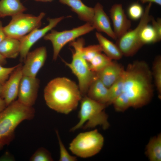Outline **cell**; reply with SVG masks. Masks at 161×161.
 <instances>
[{
    "mask_svg": "<svg viewBox=\"0 0 161 161\" xmlns=\"http://www.w3.org/2000/svg\"><path fill=\"white\" fill-rule=\"evenodd\" d=\"M20 64L10 67H5L0 65V84L3 85L9 78L10 75L18 67Z\"/></svg>",
    "mask_w": 161,
    "mask_h": 161,
    "instance_id": "cell-32",
    "label": "cell"
},
{
    "mask_svg": "<svg viewBox=\"0 0 161 161\" xmlns=\"http://www.w3.org/2000/svg\"><path fill=\"white\" fill-rule=\"evenodd\" d=\"M109 12L113 24V30L117 39L130 29L131 22L127 18L121 4H113Z\"/></svg>",
    "mask_w": 161,
    "mask_h": 161,
    "instance_id": "cell-14",
    "label": "cell"
},
{
    "mask_svg": "<svg viewBox=\"0 0 161 161\" xmlns=\"http://www.w3.org/2000/svg\"><path fill=\"white\" fill-rule=\"evenodd\" d=\"M20 48L18 39L6 37L0 43V53L6 59L16 58L20 54Z\"/></svg>",
    "mask_w": 161,
    "mask_h": 161,
    "instance_id": "cell-20",
    "label": "cell"
},
{
    "mask_svg": "<svg viewBox=\"0 0 161 161\" xmlns=\"http://www.w3.org/2000/svg\"><path fill=\"white\" fill-rule=\"evenodd\" d=\"M143 4L146 3H154L159 6H161V0H139Z\"/></svg>",
    "mask_w": 161,
    "mask_h": 161,
    "instance_id": "cell-35",
    "label": "cell"
},
{
    "mask_svg": "<svg viewBox=\"0 0 161 161\" xmlns=\"http://www.w3.org/2000/svg\"><path fill=\"white\" fill-rule=\"evenodd\" d=\"M58 138L60 148V161H75L77 160L76 157L70 155L66 149L61 140L58 132L55 131Z\"/></svg>",
    "mask_w": 161,
    "mask_h": 161,
    "instance_id": "cell-31",
    "label": "cell"
},
{
    "mask_svg": "<svg viewBox=\"0 0 161 161\" xmlns=\"http://www.w3.org/2000/svg\"><path fill=\"white\" fill-rule=\"evenodd\" d=\"M99 44H94L84 47L82 49V54L84 58L88 63L97 54L102 52Z\"/></svg>",
    "mask_w": 161,
    "mask_h": 161,
    "instance_id": "cell-28",
    "label": "cell"
},
{
    "mask_svg": "<svg viewBox=\"0 0 161 161\" xmlns=\"http://www.w3.org/2000/svg\"><path fill=\"white\" fill-rule=\"evenodd\" d=\"M95 28L91 23L86 22L81 26L69 30L58 31L52 30L44 37L45 40L49 41L53 48V59L56 60L63 47L79 37L93 31Z\"/></svg>",
    "mask_w": 161,
    "mask_h": 161,
    "instance_id": "cell-9",
    "label": "cell"
},
{
    "mask_svg": "<svg viewBox=\"0 0 161 161\" xmlns=\"http://www.w3.org/2000/svg\"><path fill=\"white\" fill-rule=\"evenodd\" d=\"M124 73V72L122 75L108 88L109 98L108 105L112 104L115 99L123 92Z\"/></svg>",
    "mask_w": 161,
    "mask_h": 161,
    "instance_id": "cell-24",
    "label": "cell"
},
{
    "mask_svg": "<svg viewBox=\"0 0 161 161\" xmlns=\"http://www.w3.org/2000/svg\"><path fill=\"white\" fill-rule=\"evenodd\" d=\"M2 85L0 84V97H1L2 92Z\"/></svg>",
    "mask_w": 161,
    "mask_h": 161,
    "instance_id": "cell-39",
    "label": "cell"
},
{
    "mask_svg": "<svg viewBox=\"0 0 161 161\" xmlns=\"http://www.w3.org/2000/svg\"><path fill=\"white\" fill-rule=\"evenodd\" d=\"M35 0V1H37L48 2L52 1L54 0Z\"/></svg>",
    "mask_w": 161,
    "mask_h": 161,
    "instance_id": "cell-38",
    "label": "cell"
},
{
    "mask_svg": "<svg viewBox=\"0 0 161 161\" xmlns=\"http://www.w3.org/2000/svg\"><path fill=\"white\" fill-rule=\"evenodd\" d=\"M80 109L78 113L79 122L70 129L74 131L80 128L84 129L101 126L106 129L109 126L108 116L104 109L106 104L95 101L88 97L83 96L81 100Z\"/></svg>",
    "mask_w": 161,
    "mask_h": 161,
    "instance_id": "cell-4",
    "label": "cell"
},
{
    "mask_svg": "<svg viewBox=\"0 0 161 161\" xmlns=\"http://www.w3.org/2000/svg\"><path fill=\"white\" fill-rule=\"evenodd\" d=\"M103 136L97 129L78 134L69 144V149L74 154L83 158L98 153L103 145Z\"/></svg>",
    "mask_w": 161,
    "mask_h": 161,
    "instance_id": "cell-6",
    "label": "cell"
},
{
    "mask_svg": "<svg viewBox=\"0 0 161 161\" xmlns=\"http://www.w3.org/2000/svg\"><path fill=\"white\" fill-rule=\"evenodd\" d=\"M140 38L143 45L159 42L155 31L152 25L148 24L142 29L140 34Z\"/></svg>",
    "mask_w": 161,
    "mask_h": 161,
    "instance_id": "cell-26",
    "label": "cell"
},
{
    "mask_svg": "<svg viewBox=\"0 0 161 161\" xmlns=\"http://www.w3.org/2000/svg\"><path fill=\"white\" fill-rule=\"evenodd\" d=\"M151 72L143 61L129 64L124 73L123 92L129 98L131 107H142L149 103L153 97Z\"/></svg>",
    "mask_w": 161,
    "mask_h": 161,
    "instance_id": "cell-1",
    "label": "cell"
},
{
    "mask_svg": "<svg viewBox=\"0 0 161 161\" xmlns=\"http://www.w3.org/2000/svg\"><path fill=\"white\" fill-rule=\"evenodd\" d=\"M27 9L20 0H1L0 17H12L23 13Z\"/></svg>",
    "mask_w": 161,
    "mask_h": 161,
    "instance_id": "cell-21",
    "label": "cell"
},
{
    "mask_svg": "<svg viewBox=\"0 0 161 161\" xmlns=\"http://www.w3.org/2000/svg\"><path fill=\"white\" fill-rule=\"evenodd\" d=\"M40 80L36 77L23 75L20 82L18 97L23 104L32 106L36 100Z\"/></svg>",
    "mask_w": 161,
    "mask_h": 161,
    "instance_id": "cell-11",
    "label": "cell"
},
{
    "mask_svg": "<svg viewBox=\"0 0 161 161\" xmlns=\"http://www.w3.org/2000/svg\"><path fill=\"white\" fill-rule=\"evenodd\" d=\"M6 37L4 30L2 22L0 20V43Z\"/></svg>",
    "mask_w": 161,
    "mask_h": 161,
    "instance_id": "cell-34",
    "label": "cell"
},
{
    "mask_svg": "<svg viewBox=\"0 0 161 161\" xmlns=\"http://www.w3.org/2000/svg\"><path fill=\"white\" fill-rule=\"evenodd\" d=\"M112 104L115 110L118 112H124L131 107L129 98L124 92L115 99Z\"/></svg>",
    "mask_w": 161,
    "mask_h": 161,
    "instance_id": "cell-27",
    "label": "cell"
},
{
    "mask_svg": "<svg viewBox=\"0 0 161 161\" xmlns=\"http://www.w3.org/2000/svg\"><path fill=\"white\" fill-rule=\"evenodd\" d=\"M45 15L44 12H41L37 16L23 13L12 16L8 24L4 27L6 36L20 39L38 28Z\"/></svg>",
    "mask_w": 161,
    "mask_h": 161,
    "instance_id": "cell-8",
    "label": "cell"
},
{
    "mask_svg": "<svg viewBox=\"0 0 161 161\" xmlns=\"http://www.w3.org/2000/svg\"><path fill=\"white\" fill-rule=\"evenodd\" d=\"M84 44L85 41L82 38L70 42V45L74 49L72 61L70 63L64 61L77 77L82 96L86 95L90 85L97 77L96 73L90 70L88 63L83 57L82 51Z\"/></svg>",
    "mask_w": 161,
    "mask_h": 161,
    "instance_id": "cell-5",
    "label": "cell"
},
{
    "mask_svg": "<svg viewBox=\"0 0 161 161\" xmlns=\"http://www.w3.org/2000/svg\"><path fill=\"white\" fill-rule=\"evenodd\" d=\"M47 51L45 47L42 46L29 52L22 66L23 75L36 77L40 70L44 66L47 57Z\"/></svg>",
    "mask_w": 161,
    "mask_h": 161,
    "instance_id": "cell-12",
    "label": "cell"
},
{
    "mask_svg": "<svg viewBox=\"0 0 161 161\" xmlns=\"http://www.w3.org/2000/svg\"><path fill=\"white\" fill-rule=\"evenodd\" d=\"M145 154L150 161H161V134L151 139L146 146Z\"/></svg>",
    "mask_w": 161,
    "mask_h": 161,
    "instance_id": "cell-22",
    "label": "cell"
},
{
    "mask_svg": "<svg viewBox=\"0 0 161 161\" xmlns=\"http://www.w3.org/2000/svg\"><path fill=\"white\" fill-rule=\"evenodd\" d=\"M22 66L21 64L20 63L2 85L1 97L4 100L7 106L14 101L18 97L20 82L23 76Z\"/></svg>",
    "mask_w": 161,
    "mask_h": 161,
    "instance_id": "cell-13",
    "label": "cell"
},
{
    "mask_svg": "<svg viewBox=\"0 0 161 161\" xmlns=\"http://www.w3.org/2000/svg\"><path fill=\"white\" fill-rule=\"evenodd\" d=\"M35 110L15 100L0 112V151L13 140L15 130L23 121L33 119Z\"/></svg>",
    "mask_w": 161,
    "mask_h": 161,
    "instance_id": "cell-3",
    "label": "cell"
},
{
    "mask_svg": "<svg viewBox=\"0 0 161 161\" xmlns=\"http://www.w3.org/2000/svg\"><path fill=\"white\" fill-rule=\"evenodd\" d=\"M144 10L142 6L137 2L133 3L128 8L127 12L129 18L133 20L140 19L143 16Z\"/></svg>",
    "mask_w": 161,
    "mask_h": 161,
    "instance_id": "cell-29",
    "label": "cell"
},
{
    "mask_svg": "<svg viewBox=\"0 0 161 161\" xmlns=\"http://www.w3.org/2000/svg\"><path fill=\"white\" fill-rule=\"evenodd\" d=\"M151 5L152 3H149L146 6L143 16L134 29L129 30L116 40V44L123 55L132 56L143 45L140 40V34L142 29L151 21L152 16L149 13Z\"/></svg>",
    "mask_w": 161,
    "mask_h": 161,
    "instance_id": "cell-7",
    "label": "cell"
},
{
    "mask_svg": "<svg viewBox=\"0 0 161 161\" xmlns=\"http://www.w3.org/2000/svg\"><path fill=\"white\" fill-rule=\"evenodd\" d=\"M152 77L153 78L155 86L157 91L158 96L161 97V56H157L153 63Z\"/></svg>",
    "mask_w": 161,
    "mask_h": 161,
    "instance_id": "cell-25",
    "label": "cell"
},
{
    "mask_svg": "<svg viewBox=\"0 0 161 161\" xmlns=\"http://www.w3.org/2000/svg\"><path fill=\"white\" fill-rule=\"evenodd\" d=\"M95 35L102 51L106 56L114 60L120 59L123 56L122 53L116 44L104 37L101 33L96 32Z\"/></svg>",
    "mask_w": 161,
    "mask_h": 161,
    "instance_id": "cell-19",
    "label": "cell"
},
{
    "mask_svg": "<svg viewBox=\"0 0 161 161\" xmlns=\"http://www.w3.org/2000/svg\"><path fill=\"white\" fill-rule=\"evenodd\" d=\"M6 59L0 53V65L3 66L6 64Z\"/></svg>",
    "mask_w": 161,
    "mask_h": 161,
    "instance_id": "cell-37",
    "label": "cell"
},
{
    "mask_svg": "<svg viewBox=\"0 0 161 161\" xmlns=\"http://www.w3.org/2000/svg\"><path fill=\"white\" fill-rule=\"evenodd\" d=\"M61 3L69 7L81 20L92 24L94 9L85 4L81 0H59Z\"/></svg>",
    "mask_w": 161,
    "mask_h": 161,
    "instance_id": "cell-17",
    "label": "cell"
},
{
    "mask_svg": "<svg viewBox=\"0 0 161 161\" xmlns=\"http://www.w3.org/2000/svg\"><path fill=\"white\" fill-rule=\"evenodd\" d=\"M86 95L95 101L108 106V88L97 77L90 85Z\"/></svg>",
    "mask_w": 161,
    "mask_h": 161,
    "instance_id": "cell-18",
    "label": "cell"
},
{
    "mask_svg": "<svg viewBox=\"0 0 161 161\" xmlns=\"http://www.w3.org/2000/svg\"><path fill=\"white\" fill-rule=\"evenodd\" d=\"M6 106L4 100L0 97V112L4 110Z\"/></svg>",
    "mask_w": 161,
    "mask_h": 161,
    "instance_id": "cell-36",
    "label": "cell"
},
{
    "mask_svg": "<svg viewBox=\"0 0 161 161\" xmlns=\"http://www.w3.org/2000/svg\"><path fill=\"white\" fill-rule=\"evenodd\" d=\"M124 70L121 64L112 61L96 74L97 77L109 88L122 75Z\"/></svg>",
    "mask_w": 161,
    "mask_h": 161,
    "instance_id": "cell-16",
    "label": "cell"
},
{
    "mask_svg": "<svg viewBox=\"0 0 161 161\" xmlns=\"http://www.w3.org/2000/svg\"><path fill=\"white\" fill-rule=\"evenodd\" d=\"M94 9V15L92 24L95 29L98 32L105 33L113 39L116 40L117 38L112 29L109 18L104 12L103 6L98 2Z\"/></svg>",
    "mask_w": 161,
    "mask_h": 161,
    "instance_id": "cell-15",
    "label": "cell"
},
{
    "mask_svg": "<svg viewBox=\"0 0 161 161\" xmlns=\"http://www.w3.org/2000/svg\"><path fill=\"white\" fill-rule=\"evenodd\" d=\"M64 16L54 18H48V24L41 29L37 28L32 31L19 39L21 43L20 60L23 61L31 47L38 40L44 37L62 20Z\"/></svg>",
    "mask_w": 161,
    "mask_h": 161,
    "instance_id": "cell-10",
    "label": "cell"
},
{
    "mask_svg": "<svg viewBox=\"0 0 161 161\" xmlns=\"http://www.w3.org/2000/svg\"><path fill=\"white\" fill-rule=\"evenodd\" d=\"M82 97L75 82L64 77L52 80L44 90L47 105L58 112L65 114L76 109Z\"/></svg>",
    "mask_w": 161,
    "mask_h": 161,
    "instance_id": "cell-2",
    "label": "cell"
},
{
    "mask_svg": "<svg viewBox=\"0 0 161 161\" xmlns=\"http://www.w3.org/2000/svg\"><path fill=\"white\" fill-rule=\"evenodd\" d=\"M151 21L152 26L156 33L159 42L161 40V18H158L155 20L152 16Z\"/></svg>",
    "mask_w": 161,
    "mask_h": 161,
    "instance_id": "cell-33",
    "label": "cell"
},
{
    "mask_svg": "<svg viewBox=\"0 0 161 161\" xmlns=\"http://www.w3.org/2000/svg\"><path fill=\"white\" fill-rule=\"evenodd\" d=\"M112 60L105 54L100 53L97 55L88 63L90 70L96 73L111 63Z\"/></svg>",
    "mask_w": 161,
    "mask_h": 161,
    "instance_id": "cell-23",
    "label": "cell"
},
{
    "mask_svg": "<svg viewBox=\"0 0 161 161\" xmlns=\"http://www.w3.org/2000/svg\"><path fill=\"white\" fill-rule=\"evenodd\" d=\"M30 161H52L53 159L51 154L43 147L39 148L30 159Z\"/></svg>",
    "mask_w": 161,
    "mask_h": 161,
    "instance_id": "cell-30",
    "label": "cell"
}]
</instances>
